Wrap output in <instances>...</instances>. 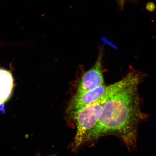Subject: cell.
<instances>
[{
  "mask_svg": "<svg viewBox=\"0 0 156 156\" xmlns=\"http://www.w3.org/2000/svg\"><path fill=\"white\" fill-rule=\"evenodd\" d=\"M15 86L10 71L0 68V106L9 100Z\"/></svg>",
  "mask_w": 156,
  "mask_h": 156,
  "instance_id": "obj_5",
  "label": "cell"
},
{
  "mask_svg": "<svg viewBox=\"0 0 156 156\" xmlns=\"http://www.w3.org/2000/svg\"><path fill=\"white\" fill-rule=\"evenodd\" d=\"M103 105L94 103L71 112L77 126L76 133L73 144L75 149L84 143L87 134L96 126L102 114Z\"/></svg>",
  "mask_w": 156,
  "mask_h": 156,
  "instance_id": "obj_2",
  "label": "cell"
},
{
  "mask_svg": "<svg viewBox=\"0 0 156 156\" xmlns=\"http://www.w3.org/2000/svg\"><path fill=\"white\" fill-rule=\"evenodd\" d=\"M146 9H147L148 11L150 12H153L155 9V6L154 4L150 2L146 4Z\"/></svg>",
  "mask_w": 156,
  "mask_h": 156,
  "instance_id": "obj_6",
  "label": "cell"
},
{
  "mask_svg": "<svg viewBox=\"0 0 156 156\" xmlns=\"http://www.w3.org/2000/svg\"><path fill=\"white\" fill-rule=\"evenodd\" d=\"M106 87L104 84L86 92L77 93L72 99L68 111L71 113L95 103L102 96Z\"/></svg>",
  "mask_w": 156,
  "mask_h": 156,
  "instance_id": "obj_4",
  "label": "cell"
},
{
  "mask_svg": "<svg viewBox=\"0 0 156 156\" xmlns=\"http://www.w3.org/2000/svg\"><path fill=\"white\" fill-rule=\"evenodd\" d=\"M102 59V55H99L94 65L83 74L78 85L77 93L86 92L105 84Z\"/></svg>",
  "mask_w": 156,
  "mask_h": 156,
  "instance_id": "obj_3",
  "label": "cell"
},
{
  "mask_svg": "<svg viewBox=\"0 0 156 156\" xmlns=\"http://www.w3.org/2000/svg\"><path fill=\"white\" fill-rule=\"evenodd\" d=\"M145 76L141 72L133 70L106 87L95 102L103 104L100 119L86 136L84 143L112 133L118 136L129 149H135L138 124L147 117L140 109L138 90Z\"/></svg>",
  "mask_w": 156,
  "mask_h": 156,
  "instance_id": "obj_1",
  "label": "cell"
}]
</instances>
